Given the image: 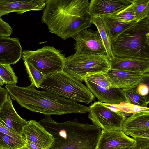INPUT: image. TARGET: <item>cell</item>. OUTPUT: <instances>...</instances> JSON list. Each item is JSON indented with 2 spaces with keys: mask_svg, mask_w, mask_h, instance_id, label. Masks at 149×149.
<instances>
[{
  "mask_svg": "<svg viewBox=\"0 0 149 149\" xmlns=\"http://www.w3.org/2000/svg\"><path fill=\"white\" fill-rule=\"evenodd\" d=\"M91 23L97 27L105 46L108 58L111 61L114 58L111 44V39L107 26L104 21L100 17H93Z\"/></svg>",
  "mask_w": 149,
  "mask_h": 149,
  "instance_id": "7402d4cb",
  "label": "cell"
},
{
  "mask_svg": "<svg viewBox=\"0 0 149 149\" xmlns=\"http://www.w3.org/2000/svg\"><path fill=\"white\" fill-rule=\"evenodd\" d=\"M28 122L17 114L8 95L7 100L0 107V124L21 135L23 128Z\"/></svg>",
  "mask_w": 149,
  "mask_h": 149,
  "instance_id": "7c38bea8",
  "label": "cell"
},
{
  "mask_svg": "<svg viewBox=\"0 0 149 149\" xmlns=\"http://www.w3.org/2000/svg\"><path fill=\"white\" fill-rule=\"evenodd\" d=\"M132 3L131 0H91L89 12L92 17H98L118 12Z\"/></svg>",
  "mask_w": 149,
  "mask_h": 149,
  "instance_id": "5bb4252c",
  "label": "cell"
},
{
  "mask_svg": "<svg viewBox=\"0 0 149 149\" xmlns=\"http://www.w3.org/2000/svg\"><path fill=\"white\" fill-rule=\"evenodd\" d=\"M144 84L146 85L149 89V93L145 97L146 98V104L149 103V73L143 74L142 79V82L141 84Z\"/></svg>",
  "mask_w": 149,
  "mask_h": 149,
  "instance_id": "e575fe53",
  "label": "cell"
},
{
  "mask_svg": "<svg viewBox=\"0 0 149 149\" xmlns=\"http://www.w3.org/2000/svg\"><path fill=\"white\" fill-rule=\"evenodd\" d=\"M87 81L106 88H117L108 74L107 71L95 73L86 77L84 81Z\"/></svg>",
  "mask_w": 149,
  "mask_h": 149,
  "instance_id": "603a6c76",
  "label": "cell"
},
{
  "mask_svg": "<svg viewBox=\"0 0 149 149\" xmlns=\"http://www.w3.org/2000/svg\"><path fill=\"white\" fill-rule=\"evenodd\" d=\"M147 18L149 21V13L148 16V17Z\"/></svg>",
  "mask_w": 149,
  "mask_h": 149,
  "instance_id": "60d3db41",
  "label": "cell"
},
{
  "mask_svg": "<svg viewBox=\"0 0 149 149\" xmlns=\"http://www.w3.org/2000/svg\"><path fill=\"white\" fill-rule=\"evenodd\" d=\"M146 43L149 46V33H148L146 35Z\"/></svg>",
  "mask_w": 149,
  "mask_h": 149,
  "instance_id": "8d00e7d4",
  "label": "cell"
},
{
  "mask_svg": "<svg viewBox=\"0 0 149 149\" xmlns=\"http://www.w3.org/2000/svg\"><path fill=\"white\" fill-rule=\"evenodd\" d=\"M136 91L142 96L146 97L148 93L149 89L145 84H141L137 87Z\"/></svg>",
  "mask_w": 149,
  "mask_h": 149,
  "instance_id": "1f68e13d",
  "label": "cell"
},
{
  "mask_svg": "<svg viewBox=\"0 0 149 149\" xmlns=\"http://www.w3.org/2000/svg\"><path fill=\"white\" fill-rule=\"evenodd\" d=\"M132 3L136 22L147 18L149 13V0H132Z\"/></svg>",
  "mask_w": 149,
  "mask_h": 149,
  "instance_id": "cb8c5ba5",
  "label": "cell"
},
{
  "mask_svg": "<svg viewBox=\"0 0 149 149\" xmlns=\"http://www.w3.org/2000/svg\"><path fill=\"white\" fill-rule=\"evenodd\" d=\"M100 17L105 22L111 39L115 37L135 22L124 20L111 14Z\"/></svg>",
  "mask_w": 149,
  "mask_h": 149,
  "instance_id": "44dd1931",
  "label": "cell"
},
{
  "mask_svg": "<svg viewBox=\"0 0 149 149\" xmlns=\"http://www.w3.org/2000/svg\"><path fill=\"white\" fill-rule=\"evenodd\" d=\"M15 149H29L25 145L24 146H23L19 148Z\"/></svg>",
  "mask_w": 149,
  "mask_h": 149,
  "instance_id": "f35d334b",
  "label": "cell"
},
{
  "mask_svg": "<svg viewBox=\"0 0 149 149\" xmlns=\"http://www.w3.org/2000/svg\"><path fill=\"white\" fill-rule=\"evenodd\" d=\"M25 145L29 149H44L38 144L29 140H25Z\"/></svg>",
  "mask_w": 149,
  "mask_h": 149,
  "instance_id": "d590c367",
  "label": "cell"
},
{
  "mask_svg": "<svg viewBox=\"0 0 149 149\" xmlns=\"http://www.w3.org/2000/svg\"><path fill=\"white\" fill-rule=\"evenodd\" d=\"M120 148V149H130L131 148Z\"/></svg>",
  "mask_w": 149,
  "mask_h": 149,
  "instance_id": "ab89813d",
  "label": "cell"
},
{
  "mask_svg": "<svg viewBox=\"0 0 149 149\" xmlns=\"http://www.w3.org/2000/svg\"><path fill=\"white\" fill-rule=\"evenodd\" d=\"M127 135L131 136L134 139L141 138L149 139V129L132 132Z\"/></svg>",
  "mask_w": 149,
  "mask_h": 149,
  "instance_id": "4dcf8cb0",
  "label": "cell"
},
{
  "mask_svg": "<svg viewBox=\"0 0 149 149\" xmlns=\"http://www.w3.org/2000/svg\"><path fill=\"white\" fill-rule=\"evenodd\" d=\"M13 32L12 28L9 24L0 18V37H9Z\"/></svg>",
  "mask_w": 149,
  "mask_h": 149,
  "instance_id": "f1b7e54d",
  "label": "cell"
},
{
  "mask_svg": "<svg viewBox=\"0 0 149 149\" xmlns=\"http://www.w3.org/2000/svg\"><path fill=\"white\" fill-rule=\"evenodd\" d=\"M9 92L6 89L0 87V107L7 100Z\"/></svg>",
  "mask_w": 149,
  "mask_h": 149,
  "instance_id": "d6a6232c",
  "label": "cell"
},
{
  "mask_svg": "<svg viewBox=\"0 0 149 149\" xmlns=\"http://www.w3.org/2000/svg\"><path fill=\"white\" fill-rule=\"evenodd\" d=\"M21 135L24 140L35 143L44 149H50L55 141L53 136L35 120L28 121L23 128Z\"/></svg>",
  "mask_w": 149,
  "mask_h": 149,
  "instance_id": "30bf717a",
  "label": "cell"
},
{
  "mask_svg": "<svg viewBox=\"0 0 149 149\" xmlns=\"http://www.w3.org/2000/svg\"><path fill=\"white\" fill-rule=\"evenodd\" d=\"M22 48L17 38L0 37V64H16L22 58Z\"/></svg>",
  "mask_w": 149,
  "mask_h": 149,
  "instance_id": "9a60e30c",
  "label": "cell"
},
{
  "mask_svg": "<svg viewBox=\"0 0 149 149\" xmlns=\"http://www.w3.org/2000/svg\"><path fill=\"white\" fill-rule=\"evenodd\" d=\"M110 63L111 69L143 74L149 72V60L114 57Z\"/></svg>",
  "mask_w": 149,
  "mask_h": 149,
  "instance_id": "ac0fdd59",
  "label": "cell"
},
{
  "mask_svg": "<svg viewBox=\"0 0 149 149\" xmlns=\"http://www.w3.org/2000/svg\"><path fill=\"white\" fill-rule=\"evenodd\" d=\"M130 106L133 114L143 112L149 111V108L143 107L130 104Z\"/></svg>",
  "mask_w": 149,
  "mask_h": 149,
  "instance_id": "836d02e7",
  "label": "cell"
},
{
  "mask_svg": "<svg viewBox=\"0 0 149 149\" xmlns=\"http://www.w3.org/2000/svg\"><path fill=\"white\" fill-rule=\"evenodd\" d=\"M12 99L33 112L47 116L89 112V107L44 91L36 89L31 83L26 87L6 85Z\"/></svg>",
  "mask_w": 149,
  "mask_h": 149,
  "instance_id": "7a4b0ae2",
  "label": "cell"
},
{
  "mask_svg": "<svg viewBox=\"0 0 149 149\" xmlns=\"http://www.w3.org/2000/svg\"><path fill=\"white\" fill-rule=\"evenodd\" d=\"M149 33L148 18L135 22L111 39L114 57L149 60V46L146 36Z\"/></svg>",
  "mask_w": 149,
  "mask_h": 149,
  "instance_id": "277c9868",
  "label": "cell"
},
{
  "mask_svg": "<svg viewBox=\"0 0 149 149\" xmlns=\"http://www.w3.org/2000/svg\"><path fill=\"white\" fill-rule=\"evenodd\" d=\"M45 6V0H0V17L13 12L22 14L30 11H40Z\"/></svg>",
  "mask_w": 149,
  "mask_h": 149,
  "instance_id": "4fadbf2b",
  "label": "cell"
},
{
  "mask_svg": "<svg viewBox=\"0 0 149 149\" xmlns=\"http://www.w3.org/2000/svg\"><path fill=\"white\" fill-rule=\"evenodd\" d=\"M110 67V61L106 54L75 53L66 58L63 71L81 81H84L86 77L107 72Z\"/></svg>",
  "mask_w": 149,
  "mask_h": 149,
  "instance_id": "8992f818",
  "label": "cell"
},
{
  "mask_svg": "<svg viewBox=\"0 0 149 149\" xmlns=\"http://www.w3.org/2000/svg\"><path fill=\"white\" fill-rule=\"evenodd\" d=\"M22 57L46 76L63 71L66 60L60 50L49 46L36 50H24Z\"/></svg>",
  "mask_w": 149,
  "mask_h": 149,
  "instance_id": "52a82bcc",
  "label": "cell"
},
{
  "mask_svg": "<svg viewBox=\"0 0 149 149\" xmlns=\"http://www.w3.org/2000/svg\"><path fill=\"white\" fill-rule=\"evenodd\" d=\"M75 53L84 54H106V48L98 31L86 29L73 38Z\"/></svg>",
  "mask_w": 149,
  "mask_h": 149,
  "instance_id": "9c48e42d",
  "label": "cell"
},
{
  "mask_svg": "<svg viewBox=\"0 0 149 149\" xmlns=\"http://www.w3.org/2000/svg\"><path fill=\"white\" fill-rule=\"evenodd\" d=\"M89 107V118L102 130H122L126 117L113 111L99 101L94 102Z\"/></svg>",
  "mask_w": 149,
  "mask_h": 149,
  "instance_id": "ba28073f",
  "label": "cell"
},
{
  "mask_svg": "<svg viewBox=\"0 0 149 149\" xmlns=\"http://www.w3.org/2000/svg\"><path fill=\"white\" fill-rule=\"evenodd\" d=\"M87 87L99 101L112 104H119L126 100L123 90L118 88L107 89L90 81H84Z\"/></svg>",
  "mask_w": 149,
  "mask_h": 149,
  "instance_id": "2e32d148",
  "label": "cell"
},
{
  "mask_svg": "<svg viewBox=\"0 0 149 149\" xmlns=\"http://www.w3.org/2000/svg\"><path fill=\"white\" fill-rule=\"evenodd\" d=\"M5 84V81L1 77H0V86H3Z\"/></svg>",
  "mask_w": 149,
  "mask_h": 149,
  "instance_id": "74e56055",
  "label": "cell"
},
{
  "mask_svg": "<svg viewBox=\"0 0 149 149\" xmlns=\"http://www.w3.org/2000/svg\"><path fill=\"white\" fill-rule=\"evenodd\" d=\"M24 62L31 84L37 88H40L41 85L46 79V76L31 63L24 61Z\"/></svg>",
  "mask_w": 149,
  "mask_h": 149,
  "instance_id": "d4e9b609",
  "label": "cell"
},
{
  "mask_svg": "<svg viewBox=\"0 0 149 149\" xmlns=\"http://www.w3.org/2000/svg\"><path fill=\"white\" fill-rule=\"evenodd\" d=\"M38 122L55 139L50 149H96L102 133L98 126L77 118L58 123L47 116Z\"/></svg>",
  "mask_w": 149,
  "mask_h": 149,
  "instance_id": "3957f363",
  "label": "cell"
},
{
  "mask_svg": "<svg viewBox=\"0 0 149 149\" xmlns=\"http://www.w3.org/2000/svg\"><path fill=\"white\" fill-rule=\"evenodd\" d=\"M135 145L130 149H149V139L137 138Z\"/></svg>",
  "mask_w": 149,
  "mask_h": 149,
  "instance_id": "f546056e",
  "label": "cell"
},
{
  "mask_svg": "<svg viewBox=\"0 0 149 149\" xmlns=\"http://www.w3.org/2000/svg\"><path fill=\"white\" fill-rule=\"evenodd\" d=\"M40 88L77 103L88 104L95 100V96L87 86L63 71L46 76Z\"/></svg>",
  "mask_w": 149,
  "mask_h": 149,
  "instance_id": "5b68a950",
  "label": "cell"
},
{
  "mask_svg": "<svg viewBox=\"0 0 149 149\" xmlns=\"http://www.w3.org/2000/svg\"><path fill=\"white\" fill-rule=\"evenodd\" d=\"M88 0H47L41 18L49 31L65 40L91 26Z\"/></svg>",
  "mask_w": 149,
  "mask_h": 149,
  "instance_id": "6da1fadb",
  "label": "cell"
},
{
  "mask_svg": "<svg viewBox=\"0 0 149 149\" xmlns=\"http://www.w3.org/2000/svg\"><path fill=\"white\" fill-rule=\"evenodd\" d=\"M0 77L5 81L6 85H16L18 78L9 65L0 64Z\"/></svg>",
  "mask_w": 149,
  "mask_h": 149,
  "instance_id": "4316f807",
  "label": "cell"
},
{
  "mask_svg": "<svg viewBox=\"0 0 149 149\" xmlns=\"http://www.w3.org/2000/svg\"><path fill=\"white\" fill-rule=\"evenodd\" d=\"M111 15L124 20L136 22L135 15L132 3L121 11Z\"/></svg>",
  "mask_w": 149,
  "mask_h": 149,
  "instance_id": "83f0119b",
  "label": "cell"
},
{
  "mask_svg": "<svg viewBox=\"0 0 149 149\" xmlns=\"http://www.w3.org/2000/svg\"><path fill=\"white\" fill-rule=\"evenodd\" d=\"M133 138L122 130H102L96 149H119L132 148L135 144Z\"/></svg>",
  "mask_w": 149,
  "mask_h": 149,
  "instance_id": "8fae6325",
  "label": "cell"
},
{
  "mask_svg": "<svg viewBox=\"0 0 149 149\" xmlns=\"http://www.w3.org/2000/svg\"><path fill=\"white\" fill-rule=\"evenodd\" d=\"M107 73L116 87L121 89L137 88L141 84L143 74L110 68Z\"/></svg>",
  "mask_w": 149,
  "mask_h": 149,
  "instance_id": "e0dca14e",
  "label": "cell"
},
{
  "mask_svg": "<svg viewBox=\"0 0 149 149\" xmlns=\"http://www.w3.org/2000/svg\"><path fill=\"white\" fill-rule=\"evenodd\" d=\"M124 92L126 100L128 104L147 107L146 98L139 93L136 90L133 88L122 89Z\"/></svg>",
  "mask_w": 149,
  "mask_h": 149,
  "instance_id": "484cf974",
  "label": "cell"
},
{
  "mask_svg": "<svg viewBox=\"0 0 149 149\" xmlns=\"http://www.w3.org/2000/svg\"><path fill=\"white\" fill-rule=\"evenodd\" d=\"M149 129V111L133 113L127 118L122 130L127 135L130 133Z\"/></svg>",
  "mask_w": 149,
  "mask_h": 149,
  "instance_id": "d6986e66",
  "label": "cell"
},
{
  "mask_svg": "<svg viewBox=\"0 0 149 149\" xmlns=\"http://www.w3.org/2000/svg\"><path fill=\"white\" fill-rule=\"evenodd\" d=\"M25 144L21 134L0 124V149H15L23 146Z\"/></svg>",
  "mask_w": 149,
  "mask_h": 149,
  "instance_id": "ffe728a7",
  "label": "cell"
}]
</instances>
